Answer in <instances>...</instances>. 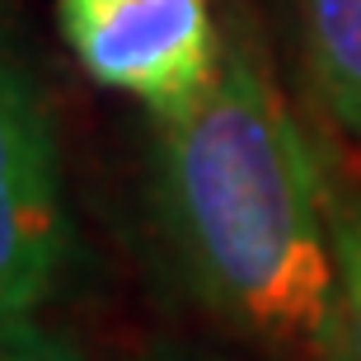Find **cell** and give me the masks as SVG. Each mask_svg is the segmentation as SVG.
I'll use <instances>...</instances> for the list:
<instances>
[{"instance_id": "cell-1", "label": "cell", "mask_w": 361, "mask_h": 361, "mask_svg": "<svg viewBox=\"0 0 361 361\" xmlns=\"http://www.w3.org/2000/svg\"><path fill=\"white\" fill-rule=\"evenodd\" d=\"M155 207L188 291L286 361H334L329 174L258 47L226 33L212 90L155 118Z\"/></svg>"}, {"instance_id": "cell-2", "label": "cell", "mask_w": 361, "mask_h": 361, "mask_svg": "<svg viewBox=\"0 0 361 361\" xmlns=\"http://www.w3.org/2000/svg\"><path fill=\"white\" fill-rule=\"evenodd\" d=\"M71 56L94 85L174 118L212 90L226 33L207 0H56Z\"/></svg>"}, {"instance_id": "cell-3", "label": "cell", "mask_w": 361, "mask_h": 361, "mask_svg": "<svg viewBox=\"0 0 361 361\" xmlns=\"http://www.w3.org/2000/svg\"><path fill=\"white\" fill-rule=\"evenodd\" d=\"M71 258L52 118L0 28V314H33Z\"/></svg>"}, {"instance_id": "cell-4", "label": "cell", "mask_w": 361, "mask_h": 361, "mask_svg": "<svg viewBox=\"0 0 361 361\" xmlns=\"http://www.w3.org/2000/svg\"><path fill=\"white\" fill-rule=\"evenodd\" d=\"M300 28L324 113L361 141V0H300Z\"/></svg>"}, {"instance_id": "cell-5", "label": "cell", "mask_w": 361, "mask_h": 361, "mask_svg": "<svg viewBox=\"0 0 361 361\" xmlns=\"http://www.w3.org/2000/svg\"><path fill=\"white\" fill-rule=\"evenodd\" d=\"M329 226H334V258H338L334 361H361V188L343 183L334 174H329Z\"/></svg>"}, {"instance_id": "cell-6", "label": "cell", "mask_w": 361, "mask_h": 361, "mask_svg": "<svg viewBox=\"0 0 361 361\" xmlns=\"http://www.w3.org/2000/svg\"><path fill=\"white\" fill-rule=\"evenodd\" d=\"M0 361H85L66 334L33 314H0Z\"/></svg>"}, {"instance_id": "cell-7", "label": "cell", "mask_w": 361, "mask_h": 361, "mask_svg": "<svg viewBox=\"0 0 361 361\" xmlns=\"http://www.w3.org/2000/svg\"><path fill=\"white\" fill-rule=\"evenodd\" d=\"M132 361H221V357H212V352H192V348H174V343H164V348H150V352H141V357H132Z\"/></svg>"}]
</instances>
